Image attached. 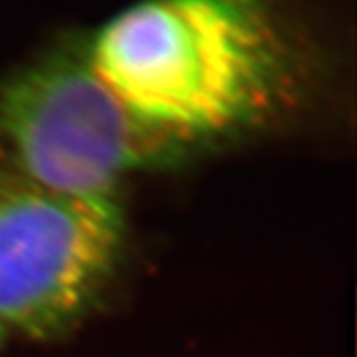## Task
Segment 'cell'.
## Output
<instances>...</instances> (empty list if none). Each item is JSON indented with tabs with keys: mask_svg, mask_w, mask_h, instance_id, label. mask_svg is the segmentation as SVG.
<instances>
[{
	"mask_svg": "<svg viewBox=\"0 0 357 357\" xmlns=\"http://www.w3.org/2000/svg\"><path fill=\"white\" fill-rule=\"evenodd\" d=\"M88 56L139 119L195 149L262 123L284 93L280 48L255 0H139Z\"/></svg>",
	"mask_w": 357,
	"mask_h": 357,
	"instance_id": "cell-1",
	"label": "cell"
},
{
	"mask_svg": "<svg viewBox=\"0 0 357 357\" xmlns=\"http://www.w3.org/2000/svg\"><path fill=\"white\" fill-rule=\"evenodd\" d=\"M4 340H6V335H4V333H2V330H0V345H2V342H4Z\"/></svg>",
	"mask_w": 357,
	"mask_h": 357,
	"instance_id": "cell-4",
	"label": "cell"
},
{
	"mask_svg": "<svg viewBox=\"0 0 357 357\" xmlns=\"http://www.w3.org/2000/svg\"><path fill=\"white\" fill-rule=\"evenodd\" d=\"M126 244L119 203L50 191L0 165V330L54 337L100 298Z\"/></svg>",
	"mask_w": 357,
	"mask_h": 357,
	"instance_id": "cell-3",
	"label": "cell"
},
{
	"mask_svg": "<svg viewBox=\"0 0 357 357\" xmlns=\"http://www.w3.org/2000/svg\"><path fill=\"white\" fill-rule=\"evenodd\" d=\"M0 143L14 173L98 203H119L129 177L178 163L195 149L133 114L88 50L46 56L2 88Z\"/></svg>",
	"mask_w": 357,
	"mask_h": 357,
	"instance_id": "cell-2",
	"label": "cell"
}]
</instances>
